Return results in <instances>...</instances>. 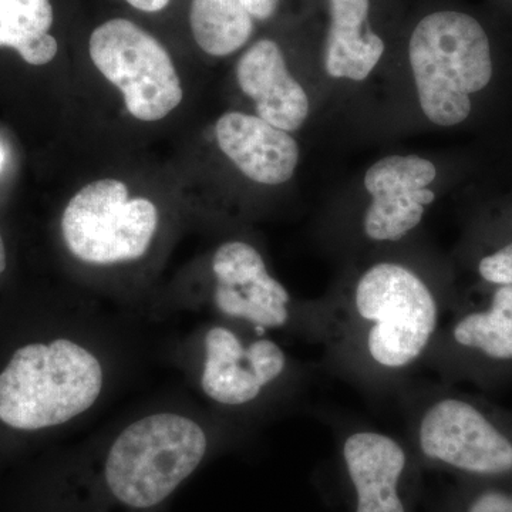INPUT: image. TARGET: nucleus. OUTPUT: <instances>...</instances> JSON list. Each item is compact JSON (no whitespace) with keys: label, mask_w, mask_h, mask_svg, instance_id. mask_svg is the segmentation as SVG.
I'll use <instances>...</instances> for the list:
<instances>
[{"label":"nucleus","mask_w":512,"mask_h":512,"mask_svg":"<svg viewBox=\"0 0 512 512\" xmlns=\"http://www.w3.org/2000/svg\"><path fill=\"white\" fill-rule=\"evenodd\" d=\"M53 19L50 0H0V47L16 50L32 66H45L59 50L49 33Z\"/></svg>","instance_id":"dca6fc26"},{"label":"nucleus","mask_w":512,"mask_h":512,"mask_svg":"<svg viewBox=\"0 0 512 512\" xmlns=\"http://www.w3.org/2000/svg\"><path fill=\"white\" fill-rule=\"evenodd\" d=\"M201 387L214 402L242 407L261 397L288 370V356L274 340L245 343L234 330L214 326L205 335Z\"/></svg>","instance_id":"9b49d317"},{"label":"nucleus","mask_w":512,"mask_h":512,"mask_svg":"<svg viewBox=\"0 0 512 512\" xmlns=\"http://www.w3.org/2000/svg\"><path fill=\"white\" fill-rule=\"evenodd\" d=\"M215 137L222 153L254 183L275 187L296 173L298 141L258 116L229 111L215 124Z\"/></svg>","instance_id":"ddd939ff"},{"label":"nucleus","mask_w":512,"mask_h":512,"mask_svg":"<svg viewBox=\"0 0 512 512\" xmlns=\"http://www.w3.org/2000/svg\"><path fill=\"white\" fill-rule=\"evenodd\" d=\"M200 424L160 413L130 424L111 444L99 477L100 512H153L195 473L207 456Z\"/></svg>","instance_id":"f03ea898"},{"label":"nucleus","mask_w":512,"mask_h":512,"mask_svg":"<svg viewBox=\"0 0 512 512\" xmlns=\"http://www.w3.org/2000/svg\"><path fill=\"white\" fill-rule=\"evenodd\" d=\"M470 356L495 365L512 363V285L497 286L487 308L443 322L424 367L444 376Z\"/></svg>","instance_id":"f8f14e48"},{"label":"nucleus","mask_w":512,"mask_h":512,"mask_svg":"<svg viewBox=\"0 0 512 512\" xmlns=\"http://www.w3.org/2000/svg\"><path fill=\"white\" fill-rule=\"evenodd\" d=\"M6 264H8V259H6L5 242H3L2 235H0V278H2L3 272H5Z\"/></svg>","instance_id":"4be33fe9"},{"label":"nucleus","mask_w":512,"mask_h":512,"mask_svg":"<svg viewBox=\"0 0 512 512\" xmlns=\"http://www.w3.org/2000/svg\"><path fill=\"white\" fill-rule=\"evenodd\" d=\"M252 18L266 20L275 15L279 0H241Z\"/></svg>","instance_id":"aec40b11"},{"label":"nucleus","mask_w":512,"mask_h":512,"mask_svg":"<svg viewBox=\"0 0 512 512\" xmlns=\"http://www.w3.org/2000/svg\"><path fill=\"white\" fill-rule=\"evenodd\" d=\"M103 387L97 357L72 340L30 343L0 373V421L35 431L66 423L89 410Z\"/></svg>","instance_id":"39448f33"},{"label":"nucleus","mask_w":512,"mask_h":512,"mask_svg":"<svg viewBox=\"0 0 512 512\" xmlns=\"http://www.w3.org/2000/svg\"><path fill=\"white\" fill-rule=\"evenodd\" d=\"M402 394L406 441L423 470L463 476H512V436L483 407L436 384L409 386Z\"/></svg>","instance_id":"7ed1b4c3"},{"label":"nucleus","mask_w":512,"mask_h":512,"mask_svg":"<svg viewBox=\"0 0 512 512\" xmlns=\"http://www.w3.org/2000/svg\"><path fill=\"white\" fill-rule=\"evenodd\" d=\"M214 303L227 318L258 330L281 329L292 320L291 295L266 268L264 256L244 241H228L211 262Z\"/></svg>","instance_id":"9d476101"},{"label":"nucleus","mask_w":512,"mask_h":512,"mask_svg":"<svg viewBox=\"0 0 512 512\" xmlns=\"http://www.w3.org/2000/svg\"><path fill=\"white\" fill-rule=\"evenodd\" d=\"M242 92L254 101L256 116L293 133L311 114V101L302 84L289 72L284 53L274 40L249 47L235 67Z\"/></svg>","instance_id":"4468645a"},{"label":"nucleus","mask_w":512,"mask_h":512,"mask_svg":"<svg viewBox=\"0 0 512 512\" xmlns=\"http://www.w3.org/2000/svg\"><path fill=\"white\" fill-rule=\"evenodd\" d=\"M97 70L120 90L134 119L154 123L183 101V86L170 53L156 37L127 19L99 26L89 42Z\"/></svg>","instance_id":"0eeeda50"},{"label":"nucleus","mask_w":512,"mask_h":512,"mask_svg":"<svg viewBox=\"0 0 512 512\" xmlns=\"http://www.w3.org/2000/svg\"><path fill=\"white\" fill-rule=\"evenodd\" d=\"M350 512H416L423 467L406 440L355 427L340 439Z\"/></svg>","instance_id":"6e6552de"},{"label":"nucleus","mask_w":512,"mask_h":512,"mask_svg":"<svg viewBox=\"0 0 512 512\" xmlns=\"http://www.w3.org/2000/svg\"><path fill=\"white\" fill-rule=\"evenodd\" d=\"M444 512H456V511H454L453 508L448 507L447 510H444Z\"/></svg>","instance_id":"b1692460"},{"label":"nucleus","mask_w":512,"mask_h":512,"mask_svg":"<svg viewBox=\"0 0 512 512\" xmlns=\"http://www.w3.org/2000/svg\"><path fill=\"white\" fill-rule=\"evenodd\" d=\"M192 36L207 55L224 57L247 45L254 18L241 0H192Z\"/></svg>","instance_id":"f3484780"},{"label":"nucleus","mask_w":512,"mask_h":512,"mask_svg":"<svg viewBox=\"0 0 512 512\" xmlns=\"http://www.w3.org/2000/svg\"><path fill=\"white\" fill-rule=\"evenodd\" d=\"M370 0H329L325 70L333 79L365 82L384 55L382 37L369 26Z\"/></svg>","instance_id":"2eb2a0df"},{"label":"nucleus","mask_w":512,"mask_h":512,"mask_svg":"<svg viewBox=\"0 0 512 512\" xmlns=\"http://www.w3.org/2000/svg\"><path fill=\"white\" fill-rule=\"evenodd\" d=\"M158 210L147 198L128 195L113 178L94 181L69 201L62 234L76 258L93 265H113L141 258L156 235Z\"/></svg>","instance_id":"423d86ee"},{"label":"nucleus","mask_w":512,"mask_h":512,"mask_svg":"<svg viewBox=\"0 0 512 512\" xmlns=\"http://www.w3.org/2000/svg\"><path fill=\"white\" fill-rule=\"evenodd\" d=\"M456 512H512V490L481 487L450 505Z\"/></svg>","instance_id":"a211bd4d"},{"label":"nucleus","mask_w":512,"mask_h":512,"mask_svg":"<svg viewBox=\"0 0 512 512\" xmlns=\"http://www.w3.org/2000/svg\"><path fill=\"white\" fill-rule=\"evenodd\" d=\"M417 100L426 119L454 127L470 116L471 96L493 77L490 40L473 16L440 10L420 20L409 43Z\"/></svg>","instance_id":"20e7f679"},{"label":"nucleus","mask_w":512,"mask_h":512,"mask_svg":"<svg viewBox=\"0 0 512 512\" xmlns=\"http://www.w3.org/2000/svg\"><path fill=\"white\" fill-rule=\"evenodd\" d=\"M3 161H5V154H3L2 148H0V168H2Z\"/></svg>","instance_id":"5701e85b"},{"label":"nucleus","mask_w":512,"mask_h":512,"mask_svg":"<svg viewBox=\"0 0 512 512\" xmlns=\"http://www.w3.org/2000/svg\"><path fill=\"white\" fill-rule=\"evenodd\" d=\"M443 296L410 262L382 258L306 306V332L340 377L373 394L402 392L433 348Z\"/></svg>","instance_id":"f257e3e1"},{"label":"nucleus","mask_w":512,"mask_h":512,"mask_svg":"<svg viewBox=\"0 0 512 512\" xmlns=\"http://www.w3.org/2000/svg\"><path fill=\"white\" fill-rule=\"evenodd\" d=\"M436 178V165L414 154L387 156L370 165L365 174L370 202L360 220L363 239L393 245L413 234L436 200L430 188Z\"/></svg>","instance_id":"1a4fd4ad"},{"label":"nucleus","mask_w":512,"mask_h":512,"mask_svg":"<svg viewBox=\"0 0 512 512\" xmlns=\"http://www.w3.org/2000/svg\"><path fill=\"white\" fill-rule=\"evenodd\" d=\"M477 271L487 284L512 285V242L484 255L478 261Z\"/></svg>","instance_id":"6ab92c4d"},{"label":"nucleus","mask_w":512,"mask_h":512,"mask_svg":"<svg viewBox=\"0 0 512 512\" xmlns=\"http://www.w3.org/2000/svg\"><path fill=\"white\" fill-rule=\"evenodd\" d=\"M133 8L143 10V12L154 13L160 12L164 8H167L170 0H127Z\"/></svg>","instance_id":"412c9836"}]
</instances>
